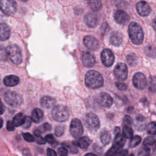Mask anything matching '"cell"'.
<instances>
[{"instance_id": "obj_1", "label": "cell", "mask_w": 156, "mask_h": 156, "mask_svg": "<svg viewBox=\"0 0 156 156\" xmlns=\"http://www.w3.org/2000/svg\"><path fill=\"white\" fill-rule=\"evenodd\" d=\"M85 82L88 88L97 89L103 85L104 79L99 72L95 70H90L85 75Z\"/></svg>"}, {"instance_id": "obj_2", "label": "cell", "mask_w": 156, "mask_h": 156, "mask_svg": "<svg viewBox=\"0 0 156 156\" xmlns=\"http://www.w3.org/2000/svg\"><path fill=\"white\" fill-rule=\"evenodd\" d=\"M128 33L132 42L139 45L143 43L144 35L141 26L135 22H132L128 29Z\"/></svg>"}, {"instance_id": "obj_3", "label": "cell", "mask_w": 156, "mask_h": 156, "mask_svg": "<svg viewBox=\"0 0 156 156\" xmlns=\"http://www.w3.org/2000/svg\"><path fill=\"white\" fill-rule=\"evenodd\" d=\"M126 143V138L121 133L116 135L112 146L105 153V156H116L121 151Z\"/></svg>"}, {"instance_id": "obj_4", "label": "cell", "mask_w": 156, "mask_h": 156, "mask_svg": "<svg viewBox=\"0 0 156 156\" xmlns=\"http://www.w3.org/2000/svg\"><path fill=\"white\" fill-rule=\"evenodd\" d=\"M52 118L57 121L64 122L69 116V112L68 108L62 104L57 105L54 107L51 113Z\"/></svg>"}, {"instance_id": "obj_5", "label": "cell", "mask_w": 156, "mask_h": 156, "mask_svg": "<svg viewBox=\"0 0 156 156\" xmlns=\"http://www.w3.org/2000/svg\"><path fill=\"white\" fill-rule=\"evenodd\" d=\"M9 58L13 63L18 65L22 62L21 51L19 47L15 44H11L5 49Z\"/></svg>"}, {"instance_id": "obj_6", "label": "cell", "mask_w": 156, "mask_h": 156, "mask_svg": "<svg viewBox=\"0 0 156 156\" xmlns=\"http://www.w3.org/2000/svg\"><path fill=\"white\" fill-rule=\"evenodd\" d=\"M83 122L86 127L92 132L96 131L100 127V122L98 116L92 113L85 115L83 118Z\"/></svg>"}, {"instance_id": "obj_7", "label": "cell", "mask_w": 156, "mask_h": 156, "mask_svg": "<svg viewBox=\"0 0 156 156\" xmlns=\"http://www.w3.org/2000/svg\"><path fill=\"white\" fill-rule=\"evenodd\" d=\"M4 100L7 104L12 107L20 106L23 102L22 96L13 91L7 92L4 96Z\"/></svg>"}, {"instance_id": "obj_8", "label": "cell", "mask_w": 156, "mask_h": 156, "mask_svg": "<svg viewBox=\"0 0 156 156\" xmlns=\"http://www.w3.org/2000/svg\"><path fill=\"white\" fill-rule=\"evenodd\" d=\"M0 9L4 14L10 16L16 12L17 4L13 0H1Z\"/></svg>"}, {"instance_id": "obj_9", "label": "cell", "mask_w": 156, "mask_h": 156, "mask_svg": "<svg viewBox=\"0 0 156 156\" xmlns=\"http://www.w3.org/2000/svg\"><path fill=\"white\" fill-rule=\"evenodd\" d=\"M69 131L71 135L75 138H78L82 135L83 129L80 119L77 118H74L72 119L70 123Z\"/></svg>"}, {"instance_id": "obj_10", "label": "cell", "mask_w": 156, "mask_h": 156, "mask_svg": "<svg viewBox=\"0 0 156 156\" xmlns=\"http://www.w3.org/2000/svg\"><path fill=\"white\" fill-rule=\"evenodd\" d=\"M127 66L122 63H118L114 69V75L119 80H124L127 77Z\"/></svg>"}, {"instance_id": "obj_11", "label": "cell", "mask_w": 156, "mask_h": 156, "mask_svg": "<svg viewBox=\"0 0 156 156\" xmlns=\"http://www.w3.org/2000/svg\"><path fill=\"white\" fill-rule=\"evenodd\" d=\"M101 61L103 65L107 67L110 66L114 62V55L111 50L104 49L101 54Z\"/></svg>"}, {"instance_id": "obj_12", "label": "cell", "mask_w": 156, "mask_h": 156, "mask_svg": "<svg viewBox=\"0 0 156 156\" xmlns=\"http://www.w3.org/2000/svg\"><path fill=\"white\" fill-rule=\"evenodd\" d=\"M96 101L98 104L102 107H109L113 103L112 98L106 93H100L96 98Z\"/></svg>"}, {"instance_id": "obj_13", "label": "cell", "mask_w": 156, "mask_h": 156, "mask_svg": "<svg viewBox=\"0 0 156 156\" xmlns=\"http://www.w3.org/2000/svg\"><path fill=\"white\" fill-rule=\"evenodd\" d=\"M133 83L135 88L139 90L144 89L147 85V80L145 76L141 73H136L133 77Z\"/></svg>"}, {"instance_id": "obj_14", "label": "cell", "mask_w": 156, "mask_h": 156, "mask_svg": "<svg viewBox=\"0 0 156 156\" xmlns=\"http://www.w3.org/2000/svg\"><path fill=\"white\" fill-rule=\"evenodd\" d=\"M85 46L91 51H96L99 48V41L92 35H87L83 38Z\"/></svg>"}, {"instance_id": "obj_15", "label": "cell", "mask_w": 156, "mask_h": 156, "mask_svg": "<svg viewBox=\"0 0 156 156\" xmlns=\"http://www.w3.org/2000/svg\"><path fill=\"white\" fill-rule=\"evenodd\" d=\"M136 9L138 14L143 16H147L151 12V7L145 1H140L136 5Z\"/></svg>"}, {"instance_id": "obj_16", "label": "cell", "mask_w": 156, "mask_h": 156, "mask_svg": "<svg viewBox=\"0 0 156 156\" xmlns=\"http://www.w3.org/2000/svg\"><path fill=\"white\" fill-rule=\"evenodd\" d=\"M81 58L83 65L86 67L92 66L95 62L94 56L88 51H85L82 52Z\"/></svg>"}, {"instance_id": "obj_17", "label": "cell", "mask_w": 156, "mask_h": 156, "mask_svg": "<svg viewBox=\"0 0 156 156\" xmlns=\"http://www.w3.org/2000/svg\"><path fill=\"white\" fill-rule=\"evenodd\" d=\"M84 22L89 27L94 28L98 23V18L96 14L88 13L84 16Z\"/></svg>"}, {"instance_id": "obj_18", "label": "cell", "mask_w": 156, "mask_h": 156, "mask_svg": "<svg viewBox=\"0 0 156 156\" xmlns=\"http://www.w3.org/2000/svg\"><path fill=\"white\" fill-rule=\"evenodd\" d=\"M114 18L117 23L123 24L127 21L129 16L125 11L122 10H118L115 13Z\"/></svg>"}, {"instance_id": "obj_19", "label": "cell", "mask_w": 156, "mask_h": 156, "mask_svg": "<svg viewBox=\"0 0 156 156\" xmlns=\"http://www.w3.org/2000/svg\"><path fill=\"white\" fill-rule=\"evenodd\" d=\"M110 43L115 46H119L122 42V35L117 31H113L111 33L110 37Z\"/></svg>"}, {"instance_id": "obj_20", "label": "cell", "mask_w": 156, "mask_h": 156, "mask_svg": "<svg viewBox=\"0 0 156 156\" xmlns=\"http://www.w3.org/2000/svg\"><path fill=\"white\" fill-rule=\"evenodd\" d=\"M10 36V29L9 27L4 23H0V41H5L9 38Z\"/></svg>"}, {"instance_id": "obj_21", "label": "cell", "mask_w": 156, "mask_h": 156, "mask_svg": "<svg viewBox=\"0 0 156 156\" xmlns=\"http://www.w3.org/2000/svg\"><path fill=\"white\" fill-rule=\"evenodd\" d=\"M3 82L5 85L7 87H14L18 84L20 82V79L16 76L9 75L4 77Z\"/></svg>"}, {"instance_id": "obj_22", "label": "cell", "mask_w": 156, "mask_h": 156, "mask_svg": "<svg viewBox=\"0 0 156 156\" xmlns=\"http://www.w3.org/2000/svg\"><path fill=\"white\" fill-rule=\"evenodd\" d=\"M91 142V140L87 136H83L80 138L79 140L74 141L73 143L74 145L78 146L81 149H86L90 145Z\"/></svg>"}, {"instance_id": "obj_23", "label": "cell", "mask_w": 156, "mask_h": 156, "mask_svg": "<svg viewBox=\"0 0 156 156\" xmlns=\"http://www.w3.org/2000/svg\"><path fill=\"white\" fill-rule=\"evenodd\" d=\"M40 104L41 105L45 108H51L54 107L55 103V101L54 98L49 96H43L40 99Z\"/></svg>"}, {"instance_id": "obj_24", "label": "cell", "mask_w": 156, "mask_h": 156, "mask_svg": "<svg viewBox=\"0 0 156 156\" xmlns=\"http://www.w3.org/2000/svg\"><path fill=\"white\" fill-rule=\"evenodd\" d=\"M43 118V112L40 108H35L31 114V120L35 123H38L42 121Z\"/></svg>"}, {"instance_id": "obj_25", "label": "cell", "mask_w": 156, "mask_h": 156, "mask_svg": "<svg viewBox=\"0 0 156 156\" xmlns=\"http://www.w3.org/2000/svg\"><path fill=\"white\" fill-rule=\"evenodd\" d=\"M25 119H26V116L22 113H19L14 116L12 123L14 126L19 127L23 125L25 121Z\"/></svg>"}, {"instance_id": "obj_26", "label": "cell", "mask_w": 156, "mask_h": 156, "mask_svg": "<svg viewBox=\"0 0 156 156\" xmlns=\"http://www.w3.org/2000/svg\"><path fill=\"white\" fill-rule=\"evenodd\" d=\"M100 139L104 145H107L111 141V135L108 131H103L101 133Z\"/></svg>"}, {"instance_id": "obj_27", "label": "cell", "mask_w": 156, "mask_h": 156, "mask_svg": "<svg viewBox=\"0 0 156 156\" xmlns=\"http://www.w3.org/2000/svg\"><path fill=\"white\" fill-rule=\"evenodd\" d=\"M88 5L93 11L99 10L102 7V4L99 1H89L88 2Z\"/></svg>"}, {"instance_id": "obj_28", "label": "cell", "mask_w": 156, "mask_h": 156, "mask_svg": "<svg viewBox=\"0 0 156 156\" xmlns=\"http://www.w3.org/2000/svg\"><path fill=\"white\" fill-rule=\"evenodd\" d=\"M126 60H127V63L130 66H135L137 63L138 58L134 53H132V54L127 55V56L126 57Z\"/></svg>"}, {"instance_id": "obj_29", "label": "cell", "mask_w": 156, "mask_h": 156, "mask_svg": "<svg viewBox=\"0 0 156 156\" xmlns=\"http://www.w3.org/2000/svg\"><path fill=\"white\" fill-rule=\"evenodd\" d=\"M123 134L125 138L127 139H131L133 136V130L130 126H124L123 127Z\"/></svg>"}, {"instance_id": "obj_30", "label": "cell", "mask_w": 156, "mask_h": 156, "mask_svg": "<svg viewBox=\"0 0 156 156\" xmlns=\"http://www.w3.org/2000/svg\"><path fill=\"white\" fill-rule=\"evenodd\" d=\"M141 141V138L138 136L136 135L131 138V140L129 142V147L131 148L135 147L138 146Z\"/></svg>"}, {"instance_id": "obj_31", "label": "cell", "mask_w": 156, "mask_h": 156, "mask_svg": "<svg viewBox=\"0 0 156 156\" xmlns=\"http://www.w3.org/2000/svg\"><path fill=\"white\" fill-rule=\"evenodd\" d=\"M147 132L149 134L154 135L156 133V124L155 122H151L147 126Z\"/></svg>"}, {"instance_id": "obj_32", "label": "cell", "mask_w": 156, "mask_h": 156, "mask_svg": "<svg viewBox=\"0 0 156 156\" xmlns=\"http://www.w3.org/2000/svg\"><path fill=\"white\" fill-rule=\"evenodd\" d=\"M155 142V138L154 137L147 136L144 139V140L143 141V145L145 147L151 146L154 144Z\"/></svg>"}, {"instance_id": "obj_33", "label": "cell", "mask_w": 156, "mask_h": 156, "mask_svg": "<svg viewBox=\"0 0 156 156\" xmlns=\"http://www.w3.org/2000/svg\"><path fill=\"white\" fill-rule=\"evenodd\" d=\"M145 52L149 57H155V49L152 45H149L145 48Z\"/></svg>"}, {"instance_id": "obj_34", "label": "cell", "mask_w": 156, "mask_h": 156, "mask_svg": "<svg viewBox=\"0 0 156 156\" xmlns=\"http://www.w3.org/2000/svg\"><path fill=\"white\" fill-rule=\"evenodd\" d=\"M7 58L6 49L2 46H0V61H5Z\"/></svg>"}, {"instance_id": "obj_35", "label": "cell", "mask_w": 156, "mask_h": 156, "mask_svg": "<svg viewBox=\"0 0 156 156\" xmlns=\"http://www.w3.org/2000/svg\"><path fill=\"white\" fill-rule=\"evenodd\" d=\"M64 133V127L63 126H57L55 129V135L57 136H61Z\"/></svg>"}, {"instance_id": "obj_36", "label": "cell", "mask_w": 156, "mask_h": 156, "mask_svg": "<svg viewBox=\"0 0 156 156\" xmlns=\"http://www.w3.org/2000/svg\"><path fill=\"white\" fill-rule=\"evenodd\" d=\"M57 153L59 156H67L68 151L65 147H60L57 149Z\"/></svg>"}, {"instance_id": "obj_37", "label": "cell", "mask_w": 156, "mask_h": 156, "mask_svg": "<svg viewBox=\"0 0 156 156\" xmlns=\"http://www.w3.org/2000/svg\"><path fill=\"white\" fill-rule=\"evenodd\" d=\"M23 136L24 139L27 142H34L35 141L34 137L29 133H23Z\"/></svg>"}, {"instance_id": "obj_38", "label": "cell", "mask_w": 156, "mask_h": 156, "mask_svg": "<svg viewBox=\"0 0 156 156\" xmlns=\"http://www.w3.org/2000/svg\"><path fill=\"white\" fill-rule=\"evenodd\" d=\"M45 140L50 144H54L55 142V140L52 134H48L45 136Z\"/></svg>"}, {"instance_id": "obj_39", "label": "cell", "mask_w": 156, "mask_h": 156, "mask_svg": "<svg viewBox=\"0 0 156 156\" xmlns=\"http://www.w3.org/2000/svg\"><path fill=\"white\" fill-rule=\"evenodd\" d=\"M149 90L150 91L154 92L155 90V78L152 77L150 80V85H149Z\"/></svg>"}, {"instance_id": "obj_40", "label": "cell", "mask_w": 156, "mask_h": 156, "mask_svg": "<svg viewBox=\"0 0 156 156\" xmlns=\"http://www.w3.org/2000/svg\"><path fill=\"white\" fill-rule=\"evenodd\" d=\"M31 119L30 117L29 116H26V119H25V121L23 124V127L25 128V129H27L29 128L30 125H31Z\"/></svg>"}, {"instance_id": "obj_41", "label": "cell", "mask_w": 156, "mask_h": 156, "mask_svg": "<svg viewBox=\"0 0 156 156\" xmlns=\"http://www.w3.org/2000/svg\"><path fill=\"white\" fill-rule=\"evenodd\" d=\"M124 126H130L132 124V119L129 116H125L123 119Z\"/></svg>"}, {"instance_id": "obj_42", "label": "cell", "mask_w": 156, "mask_h": 156, "mask_svg": "<svg viewBox=\"0 0 156 156\" xmlns=\"http://www.w3.org/2000/svg\"><path fill=\"white\" fill-rule=\"evenodd\" d=\"M116 86L119 90H121V91H124V90H126L127 89L126 85L124 83H122V82H116Z\"/></svg>"}, {"instance_id": "obj_43", "label": "cell", "mask_w": 156, "mask_h": 156, "mask_svg": "<svg viewBox=\"0 0 156 156\" xmlns=\"http://www.w3.org/2000/svg\"><path fill=\"white\" fill-rule=\"evenodd\" d=\"M36 140L38 144H44L46 143V140L45 139H44L42 136H36Z\"/></svg>"}, {"instance_id": "obj_44", "label": "cell", "mask_w": 156, "mask_h": 156, "mask_svg": "<svg viewBox=\"0 0 156 156\" xmlns=\"http://www.w3.org/2000/svg\"><path fill=\"white\" fill-rule=\"evenodd\" d=\"M7 129L9 131H13L15 130V127L12 121H9L7 123Z\"/></svg>"}, {"instance_id": "obj_45", "label": "cell", "mask_w": 156, "mask_h": 156, "mask_svg": "<svg viewBox=\"0 0 156 156\" xmlns=\"http://www.w3.org/2000/svg\"><path fill=\"white\" fill-rule=\"evenodd\" d=\"M47 155L48 156H57L56 152L55 151H54L52 149L50 148H48L47 149Z\"/></svg>"}, {"instance_id": "obj_46", "label": "cell", "mask_w": 156, "mask_h": 156, "mask_svg": "<svg viewBox=\"0 0 156 156\" xmlns=\"http://www.w3.org/2000/svg\"><path fill=\"white\" fill-rule=\"evenodd\" d=\"M43 131L44 132L51 130V126L49 123H47V122L44 123L43 125Z\"/></svg>"}, {"instance_id": "obj_47", "label": "cell", "mask_w": 156, "mask_h": 156, "mask_svg": "<svg viewBox=\"0 0 156 156\" xmlns=\"http://www.w3.org/2000/svg\"><path fill=\"white\" fill-rule=\"evenodd\" d=\"M67 147L69 149V151L72 154H76L78 152V150L74 146H67Z\"/></svg>"}, {"instance_id": "obj_48", "label": "cell", "mask_w": 156, "mask_h": 156, "mask_svg": "<svg viewBox=\"0 0 156 156\" xmlns=\"http://www.w3.org/2000/svg\"><path fill=\"white\" fill-rule=\"evenodd\" d=\"M5 111V106L0 101V115H2Z\"/></svg>"}, {"instance_id": "obj_49", "label": "cell", "mask_w": 156, "mask_h": 156, "mask_svg": "<svg viewBox=\"0 0 156 156\" xmlns=\"http://www.w3.org/2000/svg\"><path fill=\"white\" fill-rule=\"evenodd\" d=\"M136 119L138 121H140V122H143V121H144L145 120L146 118H145L143 116H141V115H138L136 116Z\"/></svg>"}, {"instance_id": "obj_50", "label": "cell", "mask_w": 156, "mask_h": 156, "mask_svg": "<svg viewBox=\"0 0 156 156\" xmlns=\"http://www.w3.org/2000/svg\"><path fill=\"white\" fill-rule=\"evenodd\" d=\"M34 135H35V136H40V135L41 132H40V130L37 129V130H35L34 132Z\"/></svg>"}, {"instance_id": "obj_51", "label": "cell", "mask_w": 156, "mask_h": 156, "mask_svg": "<svg viewBox=\"0 0 156 156\" xmlns=\"http://www.w3.org/2000/svg\"><path fill=\"white\" fill-rule=\"evenodd\" d=\"M84 156H98V155L96 154H94L93 153H88V154H85Z\"/></svg>"}, {"instance_id": "obj_52", "label": "cell", "mask_w": 156, "mask_h": 156, "mask_svg": "<svg viewBox=\"0 0 156 156\" xmlns=\"http://www.w3.org/2000/svg\"><path fill=\"white\" fill-rule=\"evenodd\" d=\"M119 132V127H116L115 129V133L117 135L118 134Z\"/></svg>"}, {"instance_id": "obj_53", "label": "cell", "mask_w": 156, "mask_h": 156, "mask_svg": "<svg viewBox=\"0 0 156 156\" xmlns=\"http://www.w3.org/2000/svg\"><path fill=\"white\" fill-rule=\"evenodd\" d=\"M3 125V120L0 118V129L2 127Z\"/></svg>"}, {"instance_id": "obj_54", "label": "cell", "mask_w": 156, "mask_h": 156, "mask_svg": "<svg viewBox=\"0 0 156 156\" xmlns=\"http://www.w3.org/2000/svg\"><path fill=\"white\" fill-rule=\"evenodd\" d=\"M128 156H135V155H134L133 154H130V155H128Z\"/></svg>"}]
</instances>
